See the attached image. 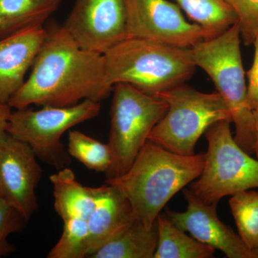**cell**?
<instances>
[{
    "mask_svg": "<svg viewBox=\"0 0 258 258\" xmlns=\"http://www.w3.org/2000/svg\"><path fill=\"white\" fill-rule=\"evenodd\" d=\"M46 30L30 77L8 104L15 109L69 107L106 98L112 88L107 83L104 55L80 47L63 26Z\"/></svg>",
    "mask_w": 258,
    "mask_h": 258,
    "instance_id": "6da1fadb",
    "label": "cell"
},
{
    "mask_svg": "<svg viewBox=\"0 0 258 258\" xmlns=\"http://www.w3.org/2000/svg\"><path fill=\"white\" fill-rule=\"evenodd\" d=\"M205 154L180 155L147 141L125 174L109 178L128 199L137 219L152 227L163 208L176 193L200 177Z\"/></svg>",
    "mask_w": 258,
    "mask_h": 258,
    "instance_id": "7a4b0ae2",
    "label": "cell"
},
{
    "mask_svg": "<svg viewBox=\"0 0 258 258\" xmlns=\"http://www.w3.org/2000/svg\"><path fill=\"white\" fill-rule=\"evenodd\" d=\"M104 56L107 83L112 89L115 83H128L156 97L185 83L197 68L191 48L142 39H125Z\"/></svg>",
    "mask_w": 258,
    "mask_h": 258,
    "instance_id": "3957f363",
    "label": "cell"
},
{
    "mask_svg": "<svg viewBox=\"0 0 258 258\" xmlns=\"http://www.w3.org/2000/svg\"><path fill=\"white\" fill-rule=\"evenodd\" d=\"M240 44L237 22L223 33L199 42L191 50L197 67L208 74L230 112L236 142L249 154L254 153L255 123L247 99Z\"/></svg>",
    "mask_w": 258,
    "mask_h": 258,
    "instance_id": "277c9868",
    "label": "cell"
},
{
    "mask_svg": "<svg viewBox=\"0 0 258 258\" xmlns=\"http://www.w3.org/2000/svg\"><path fill=\"white\" fill-rule=\"evenodd\" d=\"M157 97L168 109L148 141L180 155L195 154L197 142L211 125L231 120L230 112L218 93L200 92L183 83Z\"/></svg>",
    "mask_w": 258,
    "mask_h": 258,
    "instance_id": "5b68a950",
    "label": "cell"
},
{
    "mask_svg": "<svg viewBox=\"0 0 258 258\" xmlns=\"http://www.w3.org/2000/svg\"><path fill=\"white\" fill-rule=\"evenodd\" d=\"M111 110L108 145L113 163L107 179L123 175L130 169L168 105L125 83H115Z\"/></svg>",
    "mask_w": 258,
    "mask_h": 258,
    "instance_id": "8992f818",
    "label": "cell"
},
{
    "mask_svg": "<svg viewBox=\"0 0 258 258\" xmlns=\"http://www.w3.org/2000/svg\"><path fill=\"white\" fill-rule=\"evenodd\" d=\"M231 120L214 123L205 132L208 150L203 171L190 189L207 204H217L226 196L258 188V159L236 142Z\"/></svg>",
    "mask_w": 258,
    "mask_h": 258,
    "instance_id": "52a82bcc",
    "label": "cell"
},
{
    "mask_svg": "<svg viewBox=\"0 0 258 258\" xmlns=\"http://www.w3.org/2000/svg\"><path fill=\"white\" fill-rule=\"evenodd\" d=\"M101 108L100 102L84 100L73 106L16 109L10 115L8 133L28 144L37 159L60 170L71 163L61 137L75 125L94 118Z\"/></svg>",
    "mask_w": 258,
    "mask_h": 258,
    "instance_id": "ba28073f",
    "label": "cell"
},
{
    "mask_svg": "<svg viewBox=\"0 0 258 258\" xmlns=\"http://www.w3.org/2000/svg\"><path fill=\"white\" fill-rule=\"evenodd\" d=\"M128 38L191 48L210 37L167 0H126Z\"/></svg>",
    "mask_w": 258,
    "mask_h": 258,
    "instance_id": "9c48e42d",
    "label": "cell"
},
{
    "mask_svg": "<svg viewBox=\"0 0 258 258\" xmlns=\"http://www.w3.org/2000/svg\"><path fill=\"white\" fill-rule=\"evenodd\" d=\"M62 26L80 47L104 55L128 38L126 0H76Z\"/></svg>",
    "mask_w": 258,
    "mask_h": 258,
    "instance_id": "30bf717a",
    "label": "cell"
},
{
    "mask_svg": "<svg viewBox=\"0 0 258 258\" xmlns=\"http://www.w3.org/2000/svg\"><path fill=\"white\" fill-rule=\"evenodd\" d=\"M42 169L30 146L8 134L0 141V198L29 221L38 208Z\"/></svg>",
    "mask_w": 258,
    "mask_h": 258,
    "instance_id": "8fae6325",
    "label": "cell"
},
{
    "mask_svg": "<svg viewBox=\"0 0 258 258\" xmlns=\"http://www.w3.org/2000/svg\"><path fill=\"white\" fill-rule=\"evenodd\" d=\"M187 208L184 212L166 210V216L197 240L222 251L229 258H256L230 226L219 219L217 204H207L191 189H184Z\"/></svg>",
    "mask_w": 258,
    "mask_h": 258,
    "instance_id": "7c38bea8",
    "label": "cell"
},
{
    "mask_svg": "<svg viewBox=\"0 0 258 258\" xmlns=\"http://www.w3.org/2000/svg\"><path fill=\"white\" fill-rule=\"evenodd\" d=\"M46 34L42 27L0 39V103L8 104L23 86Z\"/></svg>",
    "mask_w": 258,
    "mask_h": 258,
    "instance_id": "4fadbf2b",
    "label": "cell"
},
{
    "mask_svg": "<svg viewBox=\"0 0 258 258\" xmlns=\"http://www.w3.org/2000/svg\"><path fill=\"white\" fill-rule=\"evenodd\" d=\"M96 202L88 220V257L137 218L128 199L113 185L95 187Z\"/></svg>",
    "mask_w": 258,
    "mask_h": 258,
    "instance_id": "5bb4252c",
    "label": "cell"
},
{
    "mask_svg": "<svg viewBox=\"0 0 258 258\" xmlns=\"http://www.w3.org/2000/svg\"><path fill=\"white\" fill-rule=\"evenodd\" d=\"M53 186L54 207L62 221H88L96 202L95 187L85 186L69 167L50 176Z\"/></svg>",
    "mask_w": 258,
    "mask_h": 258,
    "instance_id": "9a60e30c",
    "label": "cell"
},
{
    "mask_svg": "<svg viewBox=\"0 0 258 258\" xmlns=\"http://www.w3.org/2000/svg\"><path fill=\"white\" fill-rule=\"evenodd\" d=\"M157 223L147 227L135 218L91 256L92 258H152L158 243Z\"/></svg>",
    "mask_w": 258,
    "mask_h": 258,
    "instance_id": "2e32d148",
    "label": "cell"
},
{
    "mask_svg": "<svg viewBox=\"0 0 258 258\" xmlns=\"http://www.w3.org/2000/svg\"><path fill=\"white\" fill-rule=\"evenodd\" d=\"M62 0H0V39L42 28Z\"/></svg>",
    "mask_w": 258,
    "mask_h": 258,
    "instance_id": "e0dca14e",
    "label": "cell"
},
{
    "mask_svg": "<svg viewBox=\"0 0 258 258\" xmlns=\"http://www.w3.org/2000/svg\"><path fill=\"white\" fill-rule=\"evenodd\" d=\"M158 243L154 258H210L215 249L186 235L166 215L157 218Z\"/></svg>",
    "mask_w": 258,
    "mask_h": 258,
    "instance_id": "ac0fdd59",
    "label": "cell"
},
{
    "mask_svg": "<svg viewBox=\"0 0 258 258\" xmlns=\"http://www.w3.org/2000/svg\"><path fill=\"white\" fill-rule=\"evenodd\" d=\"M210 38L223 33L237 22V16L226 0H176Z\"/></svg>",
    "mask_w": 258,
    "mask_h": 258,
    "instance_id": "d6986e66",
    "label": "cell"
},
{
    "mask_svg": "<svg viewBox=\"0 0 258 258\" xmlns=\"http://www.w3.org/2000/svg\"><path fill=\"white\" fill-rule=\"evenodd\" d=\"M238 235L252 251L258 249V191L246 190L229 200Z\"/></svg>",
    "mask_w": 258,
    "mask_h": 258,
    "instance_id": "ffe728a7",
    "label": "cell"
},
{
    "mask_svg": "<svg viewBox=\"0 0 258 258\" xmlns=\"http://www.w3.org/2000/svg\"><path fill=\"white\" fill-rule=\"evenodd\" d=\"M68 152L90 170L108 172L113 163L111 148L79 131H71Z\"/></svg>",
    "mask_w": 258,
    "mask_h": 258,
    "instance_id": "44dd1931",
    "label": "cell"
},
{
    "mask_svg": "<svg viewBox=\"0 0 258 258\" xmlns=\"http://www.w3.org/2000/svg\"><path fill=\"white\" fill-rule=\"evenodd\" d=\"M88 222L74 220L63 222L60 238L47 254L49 258L88 257Z\"/></svg>",
    "mask_w": 258,
    "mask_h": 258,
    "instance_id": "7402d4cb",
    "label": "cell"
},
{
    "mask_svg": "<svg viewBox=\"0 0 258 258\" xmlns=\"http://www.w3.org/2000/svg\"><path fill=\"white\" fill-rule=\"evenodd\" d=\"M237 18L241 40L245 45L253 44L258 34V0H226Z\"/></svg>",
    "mask_w": 258,
    "mask_h": 258,
    "instance_id": "603a6c76",
    "label": "cell"
},
{
    "mask_svg": "<svg viewBox=\"0 0 258 258\" xmlns=\"http://www.w3.org/2000/svg\"><path fill=\"white\" fill-rule=\"evenodd\" d=\"M27 222L18 210L0 198V257L9 255L16 250L8 237L23 230Z\"/></svg>",
    "mask_w": 258,
    "mask_h": 258,
    "instance_id": "cb8c5ba5",
    "label": "cell"
},
{
    "mask_svg": "<svg viewBox=\"0 0 258 258\" xmlns=\"http://www.w3.org/2000/svg\"><path fill=\"white\" fill-rule=\"evenodd\" d=\"M254 55L253 62L247 72L248 84L247 86V99L249 106L252 110L258 108V34L253 44Z\"/></svg>",
    "mask_w": 258,
    "mask_h": 258,
    "instance_id": "d4e9b609",
    "label": "cell"
},
{
    "mask_svg": "<svg viewBox=\"0 0 258 258\" xmlns=\"http://www.w3.org/2000/svg\"><path fill=\"white\" fill-rule=\"evenodd\" d=\"M8 104L0 103V141L8 134V125L12 112Z\"/></svg>",
    "mask_w": 258,
    "mask_h": 258,
    "instance_id": "484cf974",
    "label": "cell"
},
{
    "mask_svg": "<svg viewBox=\"0 0 258 258\" xmlns=\"http://www.w3.org/2000/svg\"><path fill=\"white\" fill-rule=\"evenodd\" d=\"M254 123H255V146H254V153L258 159V108L254 110Z\"/></svg>",
    "mask_w": 258,
    "mask_h": 258,
    "instance_id": "4316f807",
    "label": "cell"
},
{
    "mask_svg": "<svg viewBox=\"0 0 258 258\" xmlns=\"http://www.w3.org/2000/svg\"><path fill=\"white\" fill-rule=\"evenodd\" d=\"M253 252H254V255H255V257L258 258V249H255V250H254Z\"/></svg>",
    "mask_w": 258,
    "mask_h": 258,
    "instance_id": "83f0119b",
    "label": "cell"
}]
</instances>
